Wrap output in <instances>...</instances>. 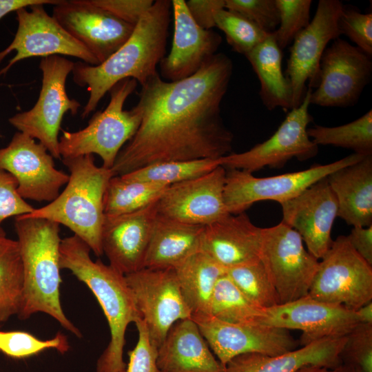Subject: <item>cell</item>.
<instances>
[{"instance_id":"cell-1","label":"cell","mask_w":372,"mask_h":372,"mask_svg":"<svg viewBox=\"0 0 372 372\" xmlns=\"http://www.w3.org/2000/svg\"><path fill=\"white\" fill-rule=\"evenodd\" d=\"M232 71L231 59L216 53L187 78L167 81L158 73L141 86V123L118 153L114 175L156 163L231 154L234 136L223 121L220 105Z\"/></svg>"},{"instance_id":"cell-2","label":"cell","mask_w":372,"mask_h":372,"mask_svg":"<svg viewBox=\"0 0 372 372\" xmlns=\"http://www.w3.org/2000/svg\"><path fill=\"white\" fill-rule=\"evenodd\" d=\"M172 1L156 0L141 17L127 41L96 65L74 63L73 81L86 87L89 98L81 118L92 113L101 99L117 83L133 79L141 86L158 74L157 65L165 56Z\"/></svg>"},{"instance_id":"cell-3","label":"cell","mask_w":372,"mask_h":372,"mask_svg":"<svg viewBox=\"0 0 372 372\" xmlns=\"http://www.w3.org/2000/svg\"><path fill=\"white\" fill-rule=\"evenodd\" d=\"M90 248L76 235L61 240V269H68L94 293L107 320L110 342L96 362V372H122L125 332L141 318L125 275L101 260L93 261Z\"/></svg>"},{"instance_id":"cell-4","label":"cell","mask_w":372,"mask_h":372,"mask_svg":"<svg viewBox=\"0 0 372 372\" xmlns=\"http://www.w3.org/2000/svg\"><path fill=\"white\" fill-rule=\"evenodd\" d=\"M14 225L24 273L23 300L18 318L27 320L42 312L81 337L80 330L67 318L61 304L60 225L22 215L15 218Z\"/></svg>"},{"instance_id":"cell-5","label":"cell","mask_w":372,"mask_h":372,"mask_svg":"<svg viewBox=\"0 0 372 372\" xmlns=\"http://www.w3.org/2000/svg\"><path fill=\"white\" fill-rule=\"evenodd\" d=\"M62 162L70 172L63 191L47 205L24 215L65 225L101 256L103 198L114 175L111 169L97 166L92 154L63 158Z\"/></svg>"},{"instance_id":"cell-6","label":"cell","mask_w":372,"mask_h":372,"mask_svg":"<svg viewBox=\"0 0 372 372\" xmlns=\"http://www.w3.org/2000/svg\"><path fill=\"white\" fill-rule=\"evenodd\" d=\"M137 81L126 79L110 91V100L103 111L95 113L87 125L76 132L63 131L59 138V153L63 158L97 154L103 167L111 169L124 145L136 132L141 121V109L136 104L123 110L126 99L133 93Z\"/></svg>"},{"instance_id":"cell-7","label":"cell","mask_w":372,"mask_h":372,"mask_svg":"<svg viewBox=\"0 0 372 372\" xmlns=\"http://www.w3.org/2000/svg\"><path fill=\"white\" fill-rule=\"evenodd\" d=\"M74 65L73 61L63 56L42 58L39 63L41 87L37 101L30 110L8 118L19 132L38 140L54 158H61L59 134L63 116L68 112L76 114L81 107L78 101L69 98L65 90L67 77Z\"/></svg>"},{"instance_id":"cell-8","label":"cell","mask_w":372,"mask_h":372,"mask_svg":"<svg viewBox=\"0 0 372 372\" xmlns=\"http://www.w3.org/2000/svg\"><path fill=\"white\" fill-rule=\"evenodd\" d=\"M308 296L355 311L372 301V265L340 235L320 259Z\"/></svg>"},{"instance_id":"cell-9","label":"cell","mask_w":372,"mask_h":372,"mask_svg":"<svg viewBox=\"0 0 372 372\" xmlns=\"http://www.w3.org/2000/svg\"><path fill=\"white\" fill-rule=\"evenodd\" d=\"M365 156L353 153L333 163L265 178L256 177L244 170L226 169L225 205L229 214H238L260 200H272L282 203L298 196L334 171L355 163Z\"/></svg>"},{"instance_id":"cell-10","label":"cell","mask_w":372,"mask_h":372,"mask_svg":"<svg viewBox=\"0 0 372 372\" xmlns=\"http://www.w3.org/2000/svg\"><path fill=\"white\" fill-rule=\"evenodd\" d=\"M260 260L280 304L307 296L319 265L299 234L282 222L262 228Z\"/></svg>"},{"instance_id":"cell-11","label":"cell","mask_w":372,"mask_h":372,"mask_svg":"<svg viewBox=\"0 0 372 372\" xmlns=\"http://www.w3.org/2000/svg\"><path fill=\"white\" fill-rule=\"evenodd\" d=\"M125 278L150 342L157 350L176 322L192 317L174 270L143 268Z\"/></svg>"},{"instance_id":"cell-12","label":"cell","mask_w":372,"mask_h":372,"mask_svg":"<svg viewBox=\"0 0 372 372\" xmlns=\"http://www.w3.org/2000/svg\"><path fill=\"white\" fill-rule=\"evenodd\" d=\"M372 75L371 56L340 37L325 49L319 65L310 105L353 106Z\"/></svg>"},{"instance_id":"cell-13","label":"cell","mask_w":372,"mask_h":372,"mask_svg":"<svg viewBox=\"0 0 372 372\" xmlns=\"http://www.w3.org/2000/svg\"><path fill=\"white\" fill-rule=\"evenodd\" d=\"M311 88H308L301 104L291 109L275 133L267 140L241 153H231L218 159L225 169H236L250 173L265 167L280 168L296 158L305 161L314 157L318 146L307 134L312 121L309 112Z\"/></svg>"},{"instance_id":"cell-14","label":"cell","mask_w":372,"mask_h":372,"mask_svg":"<svg viewBox=\"0 0 372 372\" xmlns=\"http://www.w3.org/2000/svg\"><path fill=\"white\" fill-rule=\"evenodd\" d=\"M44 5L23 8L16 12L17 30L12 41L0 51V63L12 51L15 56L0 70V76L6 74L17 62L28 58L69 56L91 65L99 64L94 55L70 34L52 16Z\"/></svg>"},{"instance_id":"cell-15","label":"cell","mask_w":372,"mask_h":372,"mask_svg":"<svg viewBox=\"0 0 372 372\" xmlns=\"http://www.w3.org/2000/svg\"><path fill=\"white\" fill-rule=\"evenodd\" d=\"M344 5L338 0H320L309 25L293 39L285 71L292 93V109L315 87L321 57L331 41L340 37L338 21Z\"/></svg>"},{"instance_id":"cell-16","label":"cell","mask_w":372,"mask_h":372,"mask_svg":"<svg viewBox=\"0 0 372 372\" xmlns=\"http://www.w3.org/2000/svg\"><path fill=\"white\" fill-rule=\"evenodd\" d=\"M0 169L14 177L23 199L37 202L54 200L69 180V174L55 167L54 158L45 147L21 132L0 148Z\"/></svg>"},{"instance_id":"cell-17","label":"cell","mask_w":372,"mask_h":372,"mask_svg":"<svg viewBox=\"0 0 372 372\" xmlns=\"http://www.w3.org/2000/svg\"><path fill=\"white\" fill-rule=\"evenodd\" d=\"M191 318L223 367L242 354L274 356L296 349V340L285 329L261 324H233L210 314L193 315Z\"/></svg>"},{"instance_id":"cell-18","label":"cell","mask_w":372,"mask_h":372,"mask_svg":"<svg viewBox=\"0 0 372 372\" xmlns=\"http://www.w3.org/2000/svg\"><path fill=\"white\" fill-rule=\"evenodd\" d=\"M360 323L355 311L325 303L308 295L264 309L258 324L299 330L302 346L327 338L346 336Z\"/></svg>"},{"instance_id":"cell-19","label":"cell","mask_w":372,"mask_h":372,"mask_svg":"<svg viewBox=\"0 0 372 372\" xmlns=\"http://www.w3.org/2000/svg\"><path fill=\"white\" fill-rule=\"evenodd\" d=\"M52 17L99 63L127 41L135 26L89 0H61L53 6Z\"/></svg>"},{"instance_id":"cell-20","label":"cell","mask_w":372,"mask_h":372,"mask_svg":"<svg viewBox=\"0 0 372 372\" xmlns=\"http://www.w3.org/2000/svg\"><path fill=\"white\" fill-rule=\"evenodd\" d=\"M226 169L169 185L158 200V213L190 225L206 226L227 216L223 192Z\"/></svg>"},{"instance_id":"cell-21","label":"cell","mask_w":372,"mask_h":372,"mask_svg":"<svg viewBox=\"0 0 372 372\" xmlns=\"http://www.w3.org/2000/svg\"><path fill=\"white\" fill-rule=\"evenodd\" d=\"M280 204L281 222L296 231L308 251L316 259H321L333 242L331 230L338 210L336 197L327 177Z\"/></svg>"},{"instance_id":"cell-22","label":"cell","mask_w":372,"mask_h":372,"mask_svg":"<svg viewBox=\"0 0 372 372\" xmlns=\"http://www.w3.org/2000/svg\"><path fill=\"white\" fill-rule=\"evenodd\" d=\"M158 200L133 212L104 216L101 230L103 253L109 265L123 275L143 268L158 214Z\"/></svg>"},{"instance_id":"cell-23","label":"cell","mask_w":372,"mask_h":372,"mask_svg":"<svg viewBox=\"0 0 372 372\" xmlns=\"http://www.w3.org/2000/svg\"><path fill=\"white\" fill-rule=\"evenodd\" d=\"M174 34L172 48L160 62L167 81H177L195 74L216 51L221 37L200 27L192 17L184 0H172Z\"/></svg>"},{"instance_id":"cell-24","label":"cell","mask_w":372,"mask_h":372,"mask_svg":"<svg viewBox=\"0 0 372 372\" xmlns=\"http://www.w3.org/2000/svg\"><path fill=\"white\" fill-rule=\"evenodd\" d=\"M262 228L245 213L229 214L205 226L200 251L225 269L260 260Z\"/></svg>"},{"instance_id":"cell-25","label":"cell","mask_w":372,"mask_h":372,"mask_svg":"<svg viewBox=\"0 0 372 372\" xmlns=\"http://www.w3.org/2000/svg\"><path fill=\"white\" fill-rule=\"evenodd\" d=\"M347 335L323 338L285 353L270 356L257 353L238 355L224 366V372H297L305 366L334 368Z\"/></svg>"},{"instance_id":"cell-26","label":"cell","mask_w":372,"mask_h":372,"mask_svg":"<svg viewBox=\"0 0 372 372\" xmlns=\"http://www.w3.org/2000/svg\"><path fill=\"white\" fill-rule=\"evenodd\" d=\"M156 362L159 372H224L191 318L171 327L156 350Z\"/></svg>"},{"instance_id":"cell-27","label":"cell","mask_w":372,"mask_h":372,"mask_svg":"<svg viewBox=\"0 0 372 372\" xmlns=\"http://www.w3.org/2000/svg\"><path fill=\"white\" fill-rule=\"evenodd\" d=\"M327 178L338 201V216L353 227L372 225V155Z\"/></svg>"},{"instance_id":"cell-28","label":"cell","mask_w":372,"mask_h":372,"mask_svg":"<svg viewBox=\"0 0 372 372\" xmlns=\"http://www.w3.org/2000/svg\"><path fill=\"white\" fill-rule=\"evenodd\" d=\"M204 227L184 223L158 213L143 268H173L200 251Z\"/></svg>"},{"instance_id":"cell-29","label":"cell","mask_w":372,"mask_h":372,"mask_svg":"<svg viewBox=\"0 0 372 372\" xmlns=\"http://www.w3.org/2000/svg\"><path fill=\"white\" fill-rule=\"evenodd\" d=\"M245 57L259 79V95L265 107L269 110L278 107L291 110V87L282 73V53L272 34L248 52Z\"/></svg>"},{"instance_id":"cell-30","label":"cell","mask_w":372,"mask_h":372,"mask_svg":"<svg viewBox=\"0 0 372 372\" xmlns=\"http://www.w3.org/2000/svg\"><path fill=\"white\" fill-rule=\"evenodd\" d=\"M192 316L209 314L211 297L225 268L198 251L173 267Z\"/></svg>"},{"instance_id":"cell-31","label":"cell","mask_w":372,"mask_h":372,"mask_svg":"<svg viewBox=\"0 0 372 372\" xmlns=\"http://www.w3.org/2000/svg\"><path fill=\"white\" fill-rule=\"evenodd\" d=\"M169 186L114 176L105 192L104 214L114 216L143 209L156 201Z\"/></svg>"},{"instance_id":"cell-32","label":"cell","mask_w":372,"mask_h":372,"mask_svg":"<svg viewBox=\"0 0 372 372\" xmlns=\"http://www.w3.org/2000/svg\"><path fill=\"white\" fill-rule=\"evenodd\" d=\"M24 273L17 240L0 242V322L18 315L23 304Z\"/></svg>"},{"instance_id":"cell-33","label":"cell","mask_w":372,"mask_h":372,"mask_svg":"<svg viewBox=\"0 0 372 372\" xmlns=\"http://www.w3.org/2000/svg\"><path fill=\"white\" fill-rule=\"evenodd\" d=\"M307 134L318 146L329 145L350 149L363 156L372 155V110L340 126L316 125L307 129Z\"/></svg>"},{"instance_id":"cell-34","label":"cell","mask_w":372,"mask_h":372,"mask_svg":"<svg viewBox=\"0 0 372 372\" xmlns=\"http://www.w3.org/2000/svg\"><path fill=\"white\" fill-rule=\"evenodd\" d=\"M263 309L251 302L225 273L215 287L209 314L233 324H258Z\"/></svg>"},{"instance_id":"cell-35","label":"cell","mask_w":372,"mask_h":372,"mask_svg":"<svg viewBox=\"0 0 372 372\" xmlns=\"http://www.w3.org/2000/svg\"><path fill=\"white\" fill-rule=\"evenodd\" d=\"M218 166V159L165 161L145 166L122 176L129 179L171 185L204 175Z\"/></svg>"},{"instance_id":"cell-36","label":"cell","mask_w":372,"mask_h":372,"mask_svg":"<svg viewBox=\"0 0 372 372\" xmlns=\"http://www.w3.org/2000/svg\"><path fill=\"white\" fill-rule=\"evenodd\" d=\"M225 273L258 307L267 309L280 304L278 293L260 260L227 268Z\"/></svg>"},{"instance_id":"cell-37","label":"cell","mask_w":372,"mask_h":372,"mask_svg":"<svg viewBox=\"0 0 372 372\" xmlns=\"http://www.w3.org/2000/svg\"><path fill=\"white\" fill-rule=\"evenodd\" d=\"M215 23L224 32L232 49L245 56L271 34L241 14L226 8L216 12Z\"/></svg>"},{"instance_id":"cell-38","label":"cell","mask_w":372,"mask_h":372,"mask_svg":"<svg viewBox=\"0 0 372 372\" xmlns=\"http://www.w3.org/2000/svg\"><path fill=\"white\" fill-rule=\"evenodd\" d=\"M49 349L66 353L70 349L67 338L59 332L53 338L40 340L26 331H0V351L10 357L24 358Z\"/></svg>"},{"instance_id":"cell-39","label":"cell","mask_w":372,"mask_h":372,"mask_svg":"<svg viewBox=\"0 0 372 372\" xmlns=\"http://www.w3.org/2000/svg\"><path fill=\"white\" fill-rule=\"evenodd\" d=\"M279 25L271 34L282 50L310 23L311 0H276Z\"/></svg>"},{"instance_id":"cell-40","label":"cell","mask_w":372,"mask_h":372,"mask_svg":"<svg viewBox=\"0 0 372 372\" xmlns=\"http://www.w3.org/2000/svg\"><path fill=\"white\" fill-rule=\"evenodd\" d=\"M342 364L372 372V324L358 323L347 335L340 355Z\"/></svg>"},{"instance_id":"cell-41","label":"cell","mask_w":372,"mask_h":372,"mask_svg":"<svg viewBox=\"0 0 372 372\" xmlns=\"http://www.w3.org/2000/svg\"><path fill=\"white\" fill-rule=\"evenodd\" d=\"M341 34L346 35L356 47L372 56V14L344 6L338 21Z\"/></svg>"},{"instance_id":"cell-42","label":"cell","mask_w":372,"mask_h":372,"mask_svg":"<svg viewBox=\"0 0 372 372\" xmlns=\"http://www.w3.org/2000/svg\"><path fill=\"white\" fill-rule=\"evenodd\" d=\"M225 8L241 14L268 33L279 25L276 0H225Z\"/></svg>"},{"instance_id":"cell-43","label":"cell","mask_w":372,"mask_h":372,"mask_svg":"<svg viewBox=\"0 0 372 372\" xmlns=\"http://www.w3.org/2000/svg\"><path fill=\"white\" fill-rule=\"evenodd\" d=\"M17 187L14 177L0 169V223L9 217L30 214L34 209L20 196Z\"/></svg>"},{"instance_id":"cell-44","label":"cell","mask_w":372,"mask_h":372,"mask_svg":"<svg viewBox=\"0 0 372 372\" xmlns=\"http://www.w3.org/2000/svg\"><path fill=\"white\" fill-rule=\"evenodd\" d=\"M138 338L134 348L129 351V362L122 372H159L156 366V350L152 345L141 318L135 322Z\"/></svg>"},{"instance_id":"cell-45","label":"cell","mask_w":372,"mask_h":372,"mask_svg":"<svg viewBox=\"0 0 372 372\" xmlns=\"http://www.w3.org/2000/svg\"><path fill=\"white\" fill-rule=\"evenodd\" d=\"M126 23L135 25L152 6V0H89Z\"/></svg>"},{"instance_id":"cell-46","label":"cell","mask_w":372,"mask_h":372,"mask_svg":"<svg viewBox=\"0 0 372 372\" xmlns=\"http://www.w3.org/2000/svg\"><path fill=\"white\" fill-rule=\"evenodd\" d=\"M185 2L194 21L205 30L216 27V12L225 8V0H189Z\"/></svg>"},{"instance_id":"cell-47","label":"cell","mask_w":372,"mask_h":372,"mask_svg":"<svg viewBox=\"0 0 372 372\" xmlns=\"http://www.w3.org/2000/svg\"><path fill=\"white\" fill-rule=\"evenodd\" d=\"M347 237L355 251L372 265V225L353 227Z\"/></svg>"},{"instance_id":"cell-48","label":"cell","mask_w":372,"mask_h":372,"mask_svg":"<svg viewBox=\"0 0 372 372\" xmlns=\"http://www.w3.org/2000/svg\"><path fill=\"white\" fill-rule=\"evenodd\" d=\"M61 0H0V19L8 13L34 5H56Z\"/></svg>"},{"instance_id":"cell-49","label":"cell","mask_w":372,"mask_h":372,"mask_svg":"<svg viewBox=\"0 0 372 372\" xmlns=\"http://www.w3.org/2000/svg\"><path fill=\"white\" fill-rule=\"evenodd\" d=\"M355 313L360 322L372 324V301L360 307Z\"/></svg>"},{"instance_id":"cell-50","label":"cell","mask_w":372,"mask_h":372,"mask_svg":"<svg viewBox=\"0 0 372 372\" xmlns=\"http://www.w3.org/2000/svg\"><path fill=\"white\" fill-rule=\"evenodd\" d=\"M340 364L334 368L313 365L305 366L299 369L297 372H340Z\"/></svg>"},{"instance_id":"cell-51","label":"cell","mask_w":372,"mask_h":372,"mask_svg":"<svg viewBox=\"0 0 372 372\" xmlns=\"http://www.w3.org/2000/svg\"><path fill=\"white\" fill-rule=\"evenodd\" d=\"M340 372H361L360 371L352 366H350L349 365H346L342 363H340Z\"/></svg>"},{"instance_id":"cell-52","label":"cell","mask_w":372,"mask_h":372,"mask_svg":"<svg viewBox=\"0 0 372 372\" xmlns=\"http://www.w3.org/2000/svg\"><path fill=\"white\" fill-rule=\"evenodd\" d=\"M6 238V232L3 228L1 226V223H0V242Z\"/></svg>"}]
</instances>
